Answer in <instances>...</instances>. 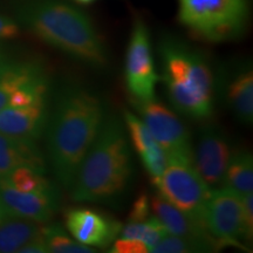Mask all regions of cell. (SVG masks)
Instances as JSON below:
<instances>
[{
    "instance_id": "obj_1",
    "label": "cell",
    "mask_w": 253,
    "mask_h": 253,
    "mask_svg": "<svg viewBox=\"0 0 253 253\" xmlns=\"http://www.w3.org/2000/svg\"><path fill=\"white\" fill-rule=\"evenodd\" d=\"M104 116L102 101L93 91L71 86L59 95L46 126L47 151L53 172L63 188H72Z\"/></svg>"
},
{
    "instance_id": "obj_2",
    "label": "cell",
    "mask_w": 253,
    "mask_h": 253,
    "mask_svg": "<svg viewBox=\"0 0 253 253\" xmlns=\"http://www.w3.org/2000/svg\"><path fill=\"white\" fill-rule=\"evenodd\" d=\"M132 177L130 142L116 116H104L99 134L79 167L72 198L84 203H118Z\"/></svg>"
},
{
    "instance_id": "obj_3",
    "label": "cell",
    "mask_w": 253,
    "mask_h": 253,
    "mask_svg": "<svg viewBox=\"0 0 253 253\" xmlns=\"http://www.w3.org/2000/svg\"><path fill=\"white\" fill-rule=\"evenodd\" d=\"M21 18L32 33L47 45L94 67L108 62V52L90 18L58 0H39L25 6Z\"/></svg>"
},
{
    "instance_id": "obj_4",
    "label": "cell",
    "mask_w": 253,
    "mask_h": 253,
    "mask_svg": "<svg viewBox=\"0 0 253 253\" xmlns=\"http://www.w3.org/2000/svg\"><path fill=\"white\" fill-rule=\"evenodd\" d=\"M162 81L170 103L188 118L207 119L213 112V74L199 50L175 39L161 41Z\"/></svg>"
},
{
    "instance_id": "obj_5",
    "label": "cell",
    "mask_w": 253,
    "mask_h": 253,
    "mask_svg": "<svg viewBox=\"0 0 253 253\" xmlns=\"http://www.w3.org/2000/svg\"><path fill=\"white\" fill-rule=\"evenodd\" d=\"M248 15V0H178L179 21L196 36L213 42L239 37Z\"/></svg>"
},
{
    "instance_id": "obj_6",
    "label": "cell",
    "mask_w": 253,
    "mask_h": 253,
    "mask_svg": "<svg viewBox=\"0 0 253 253\" xmlns=\"http://www.w3.org/2000/svg\"><path fill=\"white\" fill-rule=\"evenodd\" d=\"M158 194L195 219L203 223L204 209L211 190L196 171L194 164L170 161L156 183Z\"/></svg>"
},
{
    "instance_id": "obj_7",
    "label": "cell",
    "mask_w": 253,
    "mask_h": 253,
    "mask_svg": "<svg viewBox=\"0 0 253 253\" xmlns=\"http://www.w3.org/2000/svg\"><path fill=\"white\" fill-rule=\"evenodd\" d=\"M136 108L151 135L166 151L170 161L192 163L194 149L188 128L172 110L156 99L136 102Z\"/></svg>"
},
{
    "instance_id": "obj_8",
    "label": "cell",
    "mask_w": 253,
    "mask_h": 253,
    "mask_svg": "<svg viewBox=\"0 0 253 253\" xmlns=\"http://www.w3.org/2000/svg\"><path fill=\"white\" fill-rule=\"evenodd\" d=\"M203 223L224 249L229 246L248 249L242 243L245 240L242 198L231 190L223 186L211 190L204 209Z\"/></svg>"
},
{
    "instance_id": "obj_9",
    "label": "cell",
    "mask_w": 253,
    "mask_h": 253,
    "mask_svg": "<svg viewBox=\"0 0 253 253\" xmlns=\"http://www.w3.org/2000/svg\"><path fill=\"white\" fill-rule=\"evenodd\" d=\"M158 75L155 71L147 25L136 19L126 56V84L136 102L155 99Z\"/></svg>"
},
{
    "instance_id": "obj_10",
    "label": "cell",
    "mask_w": 253,
    "mask_h": 253,
    "mask_svg": "<svg viewBox=\"0 0 253 253\" xmlns=\"http://www.w3.org/2000/svg\"><path fill=\"white\" fill-rule=\"evenodd\" d=\"M231 155L229 142L219 129L214 126H207L202 129L192 164L210 189L221 185Z\"/></svg>"
},
{
    "instance_id": "obj_11",
    "label": "cell",
    "mask_w": 253,
    "mask_h": 253,
    "mask_svg": "<svg viewBox=\"0 0 253 253\" xmlns=\"http://www.w3.org/2000/svg\"><path fill=\"white\" fill-rule=\"evenodd\" d=\"M0 201L12 217L36 223H47L55 216L60 205L58 188L42 191H20L0 179Z\"/></svg>"
},
{
    "instance_id": "obj_12",
    "label": "cell",
    "mask_w": 253,
    "mask_h": 253,
    "mask_svg": "<svg viewBox=\"0 0 253 253\" xmlns=\"http://www.w3.org/2000/svg\"><path fill=\"white\" fill-rule=\"evenodd\" d=\"M150 211L166 226L170 235L181 237L201 245L205 252H216L224 248L209 232L204 223L189 216L160 194L154 195L149 201Z\"/></svg>"
},
{
    "instance_id": "obj_13",
    "label": "cell",
    "mask_w": 253,
    "mask_h": 253,
    "mask_svg": "<svg viewBox=\"0 0 253 253\" xmlns=\"http://www.w3.org/2000/svg\"><path fill=\"white\" fill-rule=\"evenodd\" d=\"M67 231L81 244L106 249L118 238L122 224L90 209H69L65 214Z\"/></svg>"
},
{
    "instance_id": "obj_14",
    "label": "cell",
    "mask_w": 253,
    "mask_h": 253,
    "mask_svg": "<svg viewBox=\"0 0 253 253\" xmlns=\"http://www.w3.org/2000/svg\"><path fill=\"white\" fill-rule=\"evenodd\" d=\"M47 121L46 100L23 107L6 106L0 110V132L37 141L45 130Z\"/></svg>"
},
{
    "instance_id": "obj_15",
    "label": "cell",
    "mask_w": 253,
    "mask_h": 253,
    "mask_svg": "<svg viewBox=\"0 0 253 253\" xmlns=\"http://www.w3.org/2000/svg\"><path fill=\"white\" fill-rule=\"evenodd\" d=\"M125 122L129 142L137 151L142 164L151 177V181L156 183L169 163L167 153L155 140L143 120L131 112H126Z\"/></svg>"
},
{
    "instance_id": "obj_16",
    "label": "cell",
    "mask_w": 253,
    "mask_h": 253,
    "mask_svg": "<svg viewBox=\"0 0 253 253\" xmlns=\"http://www.w3.org/2000/svg\"><path fill=\"white\" fill-rule=\"evenodd\" d=\"M20 167L46 172V160L37 141L12 137L0 132V179Z\"/></svg>"
},
{
    "instance_id": "obj_17",
    "label": "cell",
    "mask_w": 253,
    "mask_h": 253,
    "mask_svg": "<svg viewBox=\"0 0 253 253\" xmlns=\"http://www.w3.org/2000/svg\"><path fill=\"white\" fill-rule=\"evenodd\" d=\"M227 101L236 118L245 125L253 122V72L240 68L232 75L227 86Z\"/></svg>"
},
{
    "instance_id": "obj_18",
    "label": "cell",
    "mask_w": 253,
    "mask_h": 253,
    "mask_svg": "<svg viewBox=\"0 0 253 253\" xmlns=\"http://www.w3.org/2000/svg\"><path fill=\"white\" fill-rule=\"evenodd\" d=\"M45 78V74L34 63L12 62L0 74V110L8 106L19 88Z\"/></svg>"
},
{
    "instance_id": "obj_19",
    "label": "cell",
    "mask_w": 253,
    "mask_h": 253,
    "mask_svg": "<svg viewBox=\"0 0 253 253\" xmlns=\"http://www.w3.org/2000/svg\"><path fill=\"white\" fill-rule=\"evenodd\" d=\"M221 186L240 197L251 194L253 191V157L251 153L239 150L231 155Z\"/></svg>"
},
{
    "instance_id": "obj_20",
    "label": "cell",
    "mask_w": 253,
    "mask_h": 253,
    "mask_svg": "<svg viewBox=\"0 0 253 253\" xmlns=\"http://www.w3.org/2000/svg\"><path fill=\"white\" fill-rule=\"evenodd\" d=\"M42 225L24 218L11 217L0 224V253L18 252L25 243L36 237Z\"/></svg>"
},
{
    "instance_id": "obj_21",
    "label": "cell",
    "mask_w": 253,
    "mask_h": 253,
    "mask_svg": "<svg viewBox=\"0 0 253 253\" xmlns=\"http://www.w3.org/2000/svg\"><path fill=\"white\" fill-rule=\"evenodd\" d=\"M120 235L121 238L141 240L147 245L150 252L164 237L169 235V232L156 217L150 216L149 219L145 221L128 223L126 226H122Z\"/></svg>"
},
{
    "instance_id": "obj_22",
    "label": "cell",
    "mask_w": 253,
    "mask_h": 253,
    "mask_svg": "<svg viewBox=\"0 0 253 253\" xmlns=\"http://www.w3.org/2000/svg\"><path fill=\"white\" fill-rule=\"evenodd\" d=\"M42 235L45 238L47 250L50 253H94L96 250L84 245L78 240L71 238L68 233L58 224L42 226Z\"/></svg>"
},
{
    "instance_id": "obj_23",
    "label": "cell",
    "mask_w": 253,
    "mask_h": 253,
    "mask_svg": "<svg viewBox=\"0 0 253 253\" xmlns=\"http://www.w3.org/2000/svg\"><path fill=\"white\" fill-rule=\"evenodd\" d=\"M6 182L14 189L20 191H42V190H52L56 186L50 183L45 177V173L37 171L28 167H20L12 171L7 177Z\"/></svg>"
},
{
    "instance_id": "obj_24",
    "label": "cell",
    "mask_w": 253,
    "mask_h": 253,
    "mask_svg": "<svg viewBox=\"0 0 253 253\" xmlns=\"http://www.w3.org/2000/svg\"><path fill=\"white\" fill-rule=\"evenodd\" d=\"M150 252L153 253H191L205 252L201 245L173 235H168Z\"/></svg>"
},
{
    "instance_id": "obj_25",
    "label": "cell",
    "mask_w": 253,
    "mask_h": 253,
    "mask_svg": "<svg viewBox=\"0 0 253 253\" xmlns=\"http://www.w3.org/2000/svg\"><path fill=\"white\" fill-rule=\"evenodd\" d=\"M150 214V204L149 198L145 194H142L136 198L132 204L130 213L128 216V223H140L149 219Z\"/></svg>"
},
{
    "instance_id": "obj_26",
    "label": "cell",
    "mask_w": 253,
    "mask_h": 253,
    "mask_svg": "<svg viewBox=\"0 0 253 253\" xmlns=\"http://www.w3.org/2000/svg\"><path fill=\"white\" fill-rule=\"evenodd\" d=\"M112 249L109 252L112 253H148L147 245L143 242L137 239H128V238H116L113 242Z\"/></svg>"
},
{
    "instance_id": "obj_27",
    "label": "cell",
    "mask_w": 253,
    "mask_h": 253,
    "mask_svg": "<svg viewBox=\"0 0 253 253\" xmlns=\"http://www.w3.org/2000/svg\"><path fill=\"white\" fill-rule=\"evenodd\" d=\"M243 217H244L245 242H252L253 237V195L246 194L242 196Z\"/></svg>"
},
{
    "instance_id": "obj_28",
    "label": "cell",
    "mask_w": 253,
    "mask_h": 253,
    "mask_svg": "<svg viewBox=\"0 0 253 253\" xmlns=\"http://www.w3.org/2000/svg\"><path fill=\"white\" fill-rule=\"evenodd\" d=\"M19 253H48L47 245L42 235V229L36 237L28 240L27 243L19 249Z\"/></svg>"
},
{
    "instance_id": "obj_29",
    "label": "cell",
    "mask_w": 253,
    "mask_h": 253,
    "mask_svg": "<svg viewBox=\"0 0 253 253\" xmlns=\"http://www.w3.org/2000/svg\"><path fill=\"white\" fill-rule=\"evenodd\" d=\"M20 34L18 24L11 18L0 15V40L14 39Z\"/></svg>"
},
{
    "instance_id": "obj_30",
    "label": "cell",
    "mask_w": 253,
    "mask_h": 253,
    "mask_svg": "<svg viewBox=\"0 0 253 253\" xmlns=\"http://www.w3.org/2000/svg\"><path fill=\"white\" fill-rule=\"evenodd\" d=\"M12 216L9 214V212L7 210H6V208L4 207V204L1 203V201H0V224L2 223V221L7 220L8 218H11Z\"/></svg>"
},
{
    "instance_id": "obj_31",
    "label": "cell",
    "mask_w": 253,
    "mask_h": 253,
    "mask_svg": "<svg viewBox=\"0 0 253 253\" xmlns=\"http://www.w3.org/2000/svg\"><path fill=\"white\" fill-rule=\"evenodd\" d=\"M9 63H11V61L7 60V58H6L4 53L0 50V74H1V73L4 72L6 68H7V66L9 65Z\"/></svg>"
},
{
    "instance_id": "obj_32",
    "label": "cell",
    "mask_w": 253,
    "mask_h": 253,
    "mask_svg": "<svg viewBox=\"0 0 253 253\" xmlns=\"http://www.w3.org/2000/svg\"><path fill=\"white\" fill-rule=\"evenodd\" d=\"M79 2H82V4H89V2L94 1V0H77Z\"/></svg>"
}]
</instances>
